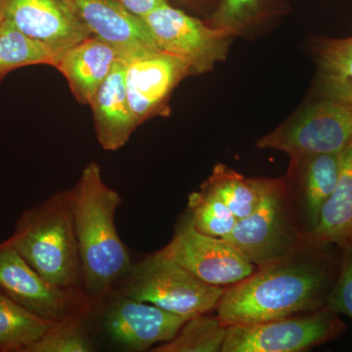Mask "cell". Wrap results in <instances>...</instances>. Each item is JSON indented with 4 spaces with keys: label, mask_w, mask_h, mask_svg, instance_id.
Returning a JSON list of instances; mask_svg holds the SVG:
<instances>
[{
    "label": "cell",
    "mask_w": 352,
    "mask_h": 352,
    "mask_svg": "<svg viewBox=\"0 0 352 352\" xmlns=\"http://www.w3.org/2000/svg\"><path fill=\"white\" fill-rule=\"evenodd\" d=\"M340 258L335 245L307 239L293 256L226 287L215 315L229 327L322 309L337 281Z\"/></svg>",
    "instance_id": "cell-1"
},
{
    "label": "cell",
    "mask_w": 352,
    "mask_h": 352,
    "mask_svg": "<svg viewBox=\"0 0 352 352\" xmlns=\"http://www.w3.org/2000/svg\"><path fill=\"white\" fill-rule=\"evenodd\" d=\"M69 192L83 292L90 302H100L132 266L116 226V212L122 199L104 182L95 162L83 168Z\"/></svg>",
    "instance_id": "cell-2"
},
{
    "label": "cell",
    "mask_w": 352,
    "mask_h": 352,
    "mask_svg": "<svg viewBox=\"0 0 352 352\" xmlns=\"http://www.w3.org/2000/svg\"><path fill=\"white\" fill-rule=\"evenodd\" d=\"M6 242L46 281L80 293L82 264L69 190L25 210Z\"/></svg>",
    "instance_id": "cell-3"
},
{
    "label": "cell",
    "mask_w": 352,
    "mask_h": 352,
    "mask_svg": "<svg viewBox=\"0 0 352 352\" xmlns=\"http://www.w3.org/2000/svg\"><path fill=\"white\" fill-rule=\"evenodd\" d=\"M224 239L258 268L293 256L307 242L285 178H267L263 200Z\"/></svg>",
    "instance_id": "cell-4"
},
{
    "label": "cell",
    "mask_w": 352,
    "mask_h": 352,
    "mask_svg": "<svg viewBox=\"0 0 352 352\" xmlns=\"http://www.w3.org/2000/svg\"><path fill=\"white\" fill-rule=\"evenodd\" d=\"M224 289L201 281L159 251L132 264L120 279L118 292L166 311L192 317L215 309Z\"/></svg>",
    "instance_id": "cell-5"
},
{
    "label": "cell",
    "mask_w": 352,
    "mask_h": 352,
    "mask_svg": "<svg viewBox=\"0 0 352 352\" xmlns=\"http://www.w3.org/2000/svg\"><path fill=\"white\" fill-rule=\"evenodd\" d=\"M352 140V106L314 95L276 129L259 139L258 149H274L291 157L337 154Z\"/></svg>",
    "instance_id": "cell-6"
},
{
    "label": "cell",
    "mask_w": 352,
    "mask_h": 352,
    "mask_svg": "<svg viewBox=\"0 0 352 352\" xmlns=\"http://www.w3.org/2000/svg\"><path fill=\"white\" fill-rule=\"evenodd\" d=\"M346 326L330 308L229 326L221 352H300L339 337Z\"/></svg>",
    "instance_id": "cell-7"
},
{
    "label": "cell",
    "mask_w": 352,
    "mask_h": 352,
    "mask_svg": "<svg viewBox=\"0 0 352 352\" xmlns=\"http://www.w3.org/2000/svg\"><path fill=\"white\" fill-rule=\"evenodd\" d=\"M144 20L160 50L180 58L189 67L190 76L210 73L228 56L234 38L215 29L170 2L155 9Z\"/></svg>",
    "instance_id": "cell-8"
},
{
    "label": "cell",
    "mask_w": 352,
    "mask_h": 352,
    "mask_svg": "<svg viewBox=\"0 0 352 352\" xmlns=\"http://www.w3.org/2000/svg\"><path fill=\"white\" fill-rule=\"evenodd\" d=\"M161 251L201 281L222 288L242 281L258 270L224 238L196 230L186 214L178 222L170 244Z\"/></svg>",
    "instance_id": "cell-9"
},
{
    "label": "cell",
    "mask_w": 352,
    "mask_h": 352,
    "mask_svg": "<svg viewBox=\"0 0 352 352\" xmlns=\"http://www.w3.org/2000/svg\"><path fill=\"white\" fill-rule=\"evenodd\" d=\"M0 292L32 314L56 323L80 318L92 303L82 293L46 281L6 241L0 243Z\"/></svg>",
    "instance_id": "cell-10"
},
{
    "label": "cell",
    "mask_w": 352,
    "mask_h": 352,
    "mask_svg": "<svg viewBox=\"0 0 352 352\" xmlns=\"http://www.w3.org/2000/svg\"><path fill=\"white\" fill-rule=\"evenodd\" d=\"M187 76H190L187 64L163 50L126 62V94L138 126L170 113L171 94Z\"/></svg>",
    "instance_id": "cell-11"
},
{
    "label": "cell",
    "mask_w": 352,
    "mask_h": 352,
    "mask_svg": "<svg viewBox=\"0 0 352 352\" xmlns=\"http://www.w3.org/2000/svg\"><path fill=\"white\" fill-rule=\"evenodd\" d=\"M189 318L118 292L104 314V325L109 337L120 346L144 351L170 342Z\"/></svg>",
    "instance_id": "cell-12"
},
{
    "label": "cell",
    "mask_w": 352,
    "mask_h": 352,
    "mask_svg": "<svg viewBox=\"0 0 352 352\" xmlns=\"http://www.w3.org/2000/svg\"><path fill=\"white\" fill-rule=\"evenodd\" d=\"M7 22L59 57L91 36L68 0H10Z\"/></svg>",
    "instance_id": "cell-13"
},
{
    "label": "cell",
    "mask_w": 352,
    "mask_h": 352,
    "mask_svg": "<svg viewBox=\"0 0 352 352\" xmlns=\"http://www.w3.org/2000/svg\"><path fill=\"white\" fill-rule=\"evenodd\" d=\"M91 36L112 46L126 62L161 50L144 18L118 0H68Z\"/></svg>",
    "instance_id": "cell-14"
},
{
    "label": "cell",
    "mask_w": 352,
    "mask_h": 352,
    "mask_svg": "<svg viewBox=\"0 0 352 352\" xmlns=\"http://www.w3.org/2000/svg\"><path fill=\"white\" fill-rule=\"evenodd\" d=\"M340 153L305 155L289 159L285 183L305 238L316 228L322 208L337 185Z\"/></svg>",
    "instance_id": "cell-15"
},
{
    "label": "cell",
    "mask_w": 352,
    "mask_h": 352,
    "mask_svg": "<svg viewBox=\"0 0 352 352\" xmlns=\"http://www.w3.org/2000/svg\"><path fill=\"white\" fill-rule=\"evenodd\" d=\"M126 69V60L119 58L88 105L94 115L97 140L106 151L124 147L138 127L127 97Z\"/></svg>",
    "instance_id": "cell-16"
},
{
    "label": "cell",
    "mask_w": 352,
    "mask_h": 352,
    "mask_svg": "<svg viewBox=\"0 0 352 352\" xmlns=\"http://www.w3.org/2000/svg\"><path fill=\"white\" fill-rule=\"evenodd\" d=\"M119 58L112 46L91 36L65 51L55 68L66 78L76 101L89 105Z\"/></svg>",
    "instance_id": "cell-17"
},
{
    "label": "cell",
    "mask_w": 352,
    "mask_h": 352,
    "mask_svg": "<svg viewBox=\"0 0 352 352\" xmlns=\"http://www.w3.org/2000/svg\"><path fill=\"white\" fill-rule=\"evenodd\" d=\"M307 239L339 250L352 247V140L340 153L337 185L322 208L316 228Z\"/></svg>",
    "instance_id": "cell-18"
},
{
    "label": "cell",
    "mask_w": 352,
    "mask_h": 352,
    "mask_svg": "<svg viewBox=\"0 0 352 352\" xmlns=\"http://www.w3.org/2000/svg\"><path fill=\"white\" fill-rule=\"evenodd\" d=\"M310 50L316 65L315 95L352 106V34L315 38Z\"/></svg>",
    "instance_id": "cell-19"
},
{
    "label": "cell",
    "mask_w": 352,
    "mask_h": 352,
    "mask_svg": "<svg viewBox=\"0 0 352 352\" xmlns=\"http://www.w3.org/2000/svg\"><path fill=\"white\" fill-rule=\"evenodd\" d=\"M291 10L287 0H220L206 22L234 38H251Z\"/></svg>",
    "instance_id": "cell-20"
},
{
    "label": "cell",
    "mask_w": 352,
    "mask_h": 352,
    "mask_svg": "<svg viewBox=\"0 0 352 352\" xmlns=\"http://www.w3.org/2000/svg\"><path fill=\"white\" fill-rule=\"evenodd\" d=\"M266 182L267 178H247L226 164H219L203 185L214 192L239 220L258 208Z\"/></svg>",
    "instance_id": "cell-21"
},
{
    "label": "cell",
    "mask_w": 352,
    "mask_h": 352,
    "mask_svg": "<svg viewBox=\"0 0 352 352\" xmlns=\"http://www.w3.org/2000/svg\"><path fill=\"white\" fill-rule=\"evenodd\" d=\"M55 323L32 314L0 292V351H27Z\"/></svg>",
    "instance_id": "cell-22"
},
{
    "label": "cell",
    "mask_w": 352,
    "mask_h": 352,
    "mask_svg": "<svg viewBox=\"0 0 352 352\" xmlns=\"http://www.w3.org/2000/svg\"><path fill=\"white\" fill-rule=\"evenodd\" d=\"M59 56L47 46L28 38L8 22L0 31V82L15 69L34 65L56 67Z\"/></svg>",
    "instance_id": "cell-23"
},
{
    "label": "cell",
    "mask_w": 352,
    "mask_h": 352,
    "mask_svg": "<svg viewBox=\"0 0 352 352\" xmlns=\"http://www.w3.org/2000/svg\"><path fill=\"white\" fill-rule=\"evenodd\" d=\"M201 314L190 317L170 342L159 344L155 352H221L227 327L215 316Z\"/></svg>",
    "instance_id": "cell-24"
},
{
    "label": "cell",
    "mask_w": 352,
    "mask_h": 352,
    "mask_svg": "<svg viewBox=\"0 0 352 352\" xmlns=\"http://www.w3.org/2000/svg\"><path fill=\"white\" fill-rule=\"evenodd\" d=\"M186 217L199 232L217 238L228 236L238 221L223 201L203 184L190 194Z\"/></svg>",
    "instance_id": "cell-25"
},
{
    "label": "cell",
    "mask_w": 352,
    "mask_h": 352,
    "mask_svg": "<svg viewBox=\"0 0 352 352\" xmlns=\"http://www.w3.org/2000/svg\"><path fill=\"white\" fill-rule=\"evenodd\" d=\"M94 349L80 318H73L55 323L25 352H89Z\"/></svg>",
    "instance_id": "cell-26"
},
{
    "label": "cell",
    "mask_w": 352,
    "mask_h": 352,
    "mask_svg": "<svg viewBox=\"0 0 352 352\" xmlns=\"http://www.w3.org/2000/svg\"><path fill=\"white\" fill-rule=\"evenodd\" d=\"M340 271L326 307L352 319V247L340 250Z\"/></svg>",
    "instance_id": "cell-27"
},
{
    "label": "cell",
    "mask_w": 352,
    "mask_h": 352,
    "mask_svg": "<svg viewBox=\"0 0 352 352\" xmlns=\"http://www.w3.org/2000/svg\"><path fill=\"white\" fill-rule=\"evenodd\" d=\"M118 1L131 13L142 18L151 13L155 9L170 2L168 0H118Z\"/></svg>",
    "instance_id": "cell-28"
},
{
    "label": "cell",
    "mask_w": 352,
    "mask_h": 352,
    "mask_svg": "<svg viewBox=\"0 0 352 352\" xmlns=\"http://www.w3.org/2000/svg\"><path fill=\"white\" fill-rule=\"evenodd\" d=\"M173 1L177 2L185 8L203 16L204 19H207L214 13L220 0H173Z\"/></svg>",
    "instance_id": "cell-29"
},
{
    "label": "cell",
    "mask_w": 352,
    "mask_h": 352,
    "mask_svg": "<svg viewBox=\"0 0 352 352\" xmlns=\"http://www.w3.org/2000/svg\"><path fill=\"white\" fill-rule=\"evenodd\" d=\"M10 0H0V31L6 25L7 19V9H8Z\"/></svg>",
    "instance_id": "cell-30"
}]
</instances>
